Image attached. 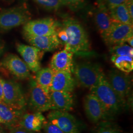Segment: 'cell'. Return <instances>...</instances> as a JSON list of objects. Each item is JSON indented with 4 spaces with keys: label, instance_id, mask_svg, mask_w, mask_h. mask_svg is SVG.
<instances>
[{
    "label": "cell",
    "instance_id": "1",
    "mask_svg": "<svg viewBox=\"0 0 133 133\" xmlns=\"http://www.w3.org/2000/svg\"><path fill=\"white\" fill-rule=\"evenodd\" d=\"M90 90L104 106L109 120H112L126 109V103L114 91L103 71L100 75L97 82Z\"/></svg>",
    "mask_w": 133,
    "mask_h": 133
},
{
    "label": "cell",
    "instance_id": "2",
    "mask_svg": "<svg viewBox=\"0 0 133 133\" xmlns=\"http://www.w3.org/2000/svg\"><path fill=\"white\" fill-rule=\"evenodd\" d=\"M61 27L66 31L68 37L65 49L74 54L88 52L90 50L88 34L77 20L67 17L63 21Z\"/></svg>",
    "mask_w": 133,
    "mask_h": 133
},
{
    "label": "cell",
    "instance_id": "3",
    "mask_svg": "<svg viewBox=\"0 0 133 133\" xmlns=\"http://www.w3.org/2000/svg\"><path fill=\"white\" fill-rule=\"evenodd\" d=\"M103 71L100 65L89 62L74 63L71 73L80 85L90 89L97 82Z\"/></svg>",
    "mask_w": 133,
    "mask_h": 133
},
{
    "label": "cell",
    "instance_id": "4",
    "mask_svg": "<svg viewBox=\"0 0 133 133\" xmlns=\"http://www.w3.org/2000/svg\"><path fill=\"white\" fill-rule=\"evenodd\" d=\"M28 11L23 6L0 10V32L9 31L30 20Z\"/></svg>",
    "mask_w": 133,
    "mask_h": 133
},
{
    "label": "cell",
    "instance_id": "5",
    "mask_svg": "<svg viewBox=\"0 0 133 133\" xmlns=\"http://www.w3.org/2000/svg\"><path fill=\"white\" fill-rule=\"evenodd\" d=\"M3 102L15 109L25 111L27 101L22 88L19 83L9 79H2Z\"/></svg>",
    "mask_w": 133,
    "mask_h": 133
},
{
    "label": "cell",
    "instance_id": "6",
    "mask_svg": "<svg viewBox=\"0 0 133 133\" xmlns=\"http://www.w3.org/2000/svg\"><path fill=\"white\" fill-rule=\"evenodd\" d=\"M48 121L65 133H81L83 125L75 116L67 111L51 110L47 115Z\"/></svg>",
    "mask_w": 133,
    "mask_h": 133
},
{
    "label": "cell",
    "instance_id": "7",
    "mask_svg": "<svg viewBox=\"0 0 133 133\" xmlns=\"http://www.w3.org/2000/svg\"><path fill=\"white\" fill-rule=\"evenodd\" d=\"M29 81L28 104L34 111L45 112L51 110L50 97L32 77Z\"/></svg>",
    "mask_w": 133,
    "mask_h": 133
},
{
    "label": "cell",
    "instance_id": "8",
    "mask_svg": "<svg viewBox=\"0 0 133 133\" xmlns=\"http://www.w3.org/2000/svg\"><path fill=\"white\" fill-rule=\"evenodd\" d=\"M60 24L51 17L29 20L23 25V33L34 36H50L57 32Z\"/></svg>",
    "mask_w": 133,
    "mask_h": 133
},
{
    "label": "cell",
    "instance_id": "9",
    "mask_svg": "<svg viewBox=\"0 0 133 133\" xmlns=\"http://www.w3.org/2000/svg\"><path fill=\"white\" fill-rule=\"evenodd\" d=\"M0 69L18 79L31 77L28 66L23 60L14 54H8L0 61Z\"/></svg>",
    "mask_w": 133,
    "mask_h": 133
},
{
    "label": "cell",
    "instance_id": "10",
    "mask_svg": "<svg viewBox=\"0 0 133 133\" xmlns=\"http://www.w3.org/2000/svg\"><path fill=\"white\" fill-rule=\"evenodd\" d=\"M133 37V25L114 21L109 30L102 37L105 43L110 47L126 43Z\"/></svg>",
    "mask_w": 133,
    "mask_h": 133
},
{
    "label": "cell",
    "instance_id": "11",
    "mask_svg": "<svg viewBox=\"0 0 133 133\" xmlns=\"http://www.w3.org/2000/svg\"><path fill=\"white\" fill-rule=\"evenodd\" d=\"M107 77L114 91L126 103V99L131 93L130 76L118 69H112L109 71Z\"/></svg>",
    "mask_w": 133,
    "mask_h": 133
},
{
    "label": "cell",
    "instance_id": "12",
    "mask_svg": "<svg viewBox=\"0 0 133 133\" xmlns=\"http://www.w3.org/2000/svg\"><path fill=\"white\" fill-rule=\"evenodd\" d=\"M83 108L86 116L93 123L103 120H109L104 106L93 94L86 95L83 100Z\"/></svg>",
    "mask_w": 133,
    "mask_h": 133
},
{
    "label": "cell",
    "instance_id": "13",
    "mask_svg": "<svg viewBox=\"0 0 133 133\" xmlns=\"http://www.w3.org/2000/svg\"><path fill=\"white\" fill-rule=\"evenodd\" d=\"M16 47L30 71L36 73L41 69V60L43 51L32 45L21 43H17Z\"/></svg>",
    "mask_w": 133,
    "mask_h": 133
},
{
    "label": "cell",
    "instance_id": "14",
    "mask_svg": "<svg viewBox=\"0 0 133 133\" xmlns=\"http://www.w3.org/2000/svg\"><path fill=\"white\" fill-rule=\"evenodd\" d=\"M23 35L28 43L43 52L54 51L61 44L57 37V32L52 35L43 36H34L25 33Z\"/></svg>",
    "mask_w": 133,
    "mask_h": 133
},
{
    "label": "cell",
    "instance_id": "15",
    "mask_svg": "<svg viewBox=\"0 0 133 133\" xmlns=\"http://www.w3.org/2000/svg\"><path fill=\"white\" fill-rule=\"evenodd\" d=\"M76 81L71 72L60 71L54 72L50 91H64L71 93L76 87Z\"/></svg>",
    "mask_w": 133,
    "mask_h": 133
},
{
    "label": "cell",
    "instance_id": "16",
    "mask_svg": "<svg viewBox=\"0 0 133 133\" xmlns=\"http://www.w3.org/2000/svg\"><path fill=\"white\" fill-rule=\"evenodd\" d=\"M49 95L51 101V110L69 112L73 109L74 101L71 93L50 91Z\"/></svg>",
    "mask_w": 133,
    "mask_h": 133
},
{
    "label": "cell",
    "instance_id": "17",
    "mask_svg": "<svg viewBox=\"0 0 133 133\" xmlns=\"http://www.w3.org/2000/svg\"><path fill=\"white\" fill-rule=\"evenodd\" d=\"M74 53L66 49L53 55L50 62V68L55 72L66 71L71 73L73 66Z\"/></svg>",
    "mask_w": 133,
    "mask_h": 133
},
{
    "label": "cell",
    "instance_id": "18",
    "mask_svg": "<svg viewBox=\"0 0 133 133\" xmlns=\"http://www.w3.org/2000/svg\"><path fill=\"white\" fill-rule=\"evenodd\" d=\"M47 120L42 112L34 111L32 113H24L20 119L18 126L29 131L39 132Z\"/></svg>",
    "mask_w": 133,
    "mask_h": 133
},
{
    "label": "cell",
    "instance_id": "19",
    "mask_svg": "<svg viewBox=\"0 0 133 133\" xmlns=\"http://www.w3.org/2000/svg\"><path fill=\"white\" fill-rule=\"evenodd\" d=\"M25 111L15 109L6 104L3 101L0 102V118L1 123L9 129L18 126L20 119Z\"/></svg>",
    "mask_w": 133,
    "mask_h": 133
},
{
    "label": "cell",
    "instance_id": "20",
    "mask_svg": "<svg viewBox=\"0 0 133 133\" xmlns=\"http://www.w3.org/2000/svg\"><path fill=\"white\" fill-rule=\"evenodd\" d=\"M93 19L102 37L109 30L114 22L109 14V10L99 4L94 11Z\"/></svg>",
    "mask_w": 133,
    "mask_h": 133
},
{
    "label": "cell",
    "instance_id": "21",
    "mask_svg": "<svg viewBox=\"0 0 133 133\" xmlns=\"http://www.w3.org/2000/svg\"><path fill=\"white\" fill-rule=\"evenodd\" d=\"M54 72L50 67L41 69L36 75L35 81L44 91L49 94Z\"/></svg>",
    "mask_w": 133,
    "mask_h": 133
},
{
    "label": "cell",
    "instance_id": "22",
    "mask_svg": "<svg viewBox=\"0 0 133 133\" xmlns=\"http://www.w3.org/2000/svg\"><path fill=\"white\" fill-rule=\"evenodd\" d=\"M109 11L111 18L114 21L133 25V19L129 14L125 3L109 9Z\"/></svg>",
    "mask_w": 133,
    "mask_h": 133
},
{
    "label": "cell",
    "instance_id": "23",
    "mask_svg": "<svg viewBox=\"0 0 133 133\" xmlns=\"http://www.w3.org/2000/svg\"><path fill=\"white\" fill-rule=\"evenodd\" d=\"M111 61L119 71L130 73L133 70V57L128 55H111Z\"/></svg>",
    "mask_w": 133,
    "mask_h": 133
},
{
    "label": "cell",
    "instance_id": "24",
    "mask_svg": "<svg viewBox=\"0 0 133 133\" xmlns=\"http://www.w3.org/2000/svg\"><path fill=\"white\" fill-rule=\"evenodd\" d=\"M97 124L93 133H122L119 126L111 120H103Z\"/></svg>",
    "mask_w": 133,
    "mask_h": 133
},
{
    "label": "cell",
    "instance_id": "25",
    "mask_svg": "<svg viewBox=\"0 0 133 133\" xmlns=\"http://www.w3.org/2000/svg\"><path fill=\"white\" fill-rule=\"evenodd\" d=\"M39 7L48 11H56L65 6L61 0H32Z\"/></svg>",
    "mask_w": 133,
    "mask_h": 133
},
{
    "label": "cell",
    "instance_id": "26",
    "mask_svg": "<svg viewBox=\"0 0 133 133\" xmlns=\"http://www.w3.org/2000/svg\"><path fill=\"white\" fill-rule=\"evenodd\" d=\"M109 51L111 55H128L133 57V48L125 43L110 46Z\"/></svg>",
    "mask_w": 133,
    "mask_h": 133
},
{
    "label": "cell",
    "instance_id": "27",
    "mask_svg": "<svg viewBox=\"0 0 133 133\" xmlns=\"http://www.w3.org/2000/svg\"><path fill=\"white\" fill-rule=\"evenodd\" d=\"M65 6L73 10H79L85 4V0H61Z\"/></svg>",
    "mask_w": 133,
    "mask_h": 133
},
{
    "label": "cell",
    "instance_id": "28",
    "mask_svg": "<svg viewBox=\"0 0 133 133\" xmlns=\"http://www.w3.org/2000/svg\"><path fill=\"white\" fill-rule=\"evenodd\" d=\"M127 0H97V4L105 6L109 10L116 6L125 3Z\"/></svg>",
    "mask_w": 133,
    "mask_h": 133
},
{
    "label": "cell",
    "instance_id": "29",
    "mask_svg": "<svg viewBox=\"0 0 133 133\" xmlns=\"http://www.w3.org/2000/svg\"><path fill=\"white\" fill-rule=\"evenodd\" d=\"M43 129L44 133H65L56 125L50 123L48 120L44 124Z\"/></svg>",
    "mask_w": 133,
    "mask_h": 133
},
{
    "label": "cell",
    "instance_id": "30",
    "mask_svg": "<svg viewBox=\"0 0 133 133\" xmlns=\"http://www.w3.org/2000/svg\"><path fill=\"white\" fill-rule=\"evenodd\" d=\"M9 133H40L29 131L19 126H17L9 129Z\"/></svg>",
    "mask_w": 133,
    "mask_h": 133
},
{
    "label": "cell",
    "instance_id": "31",
    "mask_svg": "<svg viewBox=\"0 0 133 133\" xmlns=\"http://www.w3.org/2000/svg\"><path fill=\"white\" fill-rule=\"evenodd\" d=\"M125 4L131 18L133 19V0H127Z\"/></svg>",
    "mask_w": 133,
    "mask_h": 133
},
{
    "label": "cell",
    "instance_id": "32",
    "mask_svg": "<svg viewBox=\"0 0 133 133\" xmlns=\"http://www.w3.org/2000/svg\"><path fill=\"white\" fill-rule=\"evenodd\" d=\"M4 98V92H3V86L2 78L0 77V102L3 101Z\"/></svg>",
    "mask_w": 133,
    "mask_h": 133
},
{
    "label": "cell",
    "instance_id": "33",
    "mask_svg": "<svg viewBox=\"0 0 133 133\" xmlns=\"http://www.w3.org/2000/svg\"><path fill=\"white\" fill-rule=\"evenodd\" d=\"M5 45L4 43L0 39V57L5 51Z\"/></svg>",
    "mask_w": 133,
    "mask_h": 133
},
{
    "label": "cell",
    "instance_id": "34",
    "mask_svg": "<svg viewBox=\"0 0 133 133\" xmlns=\"http://www.w3.org/2000/svg\"><path fill=\"white\" fill-rule=\"evenodd\" d=\"M127 42H128L129 43V45H130V46H131V47H132L133 48V37H131V38H129L128 40V41Z\"/></svg>",
    "mask_w": 133,
    "mask_h": 133
},
{
    "label": "cell",
    "instance_id": "35",
    "mask_svg": "<svg viewBox=\"0 0 133 133\" xmlns=\"http://www.w3.org/2000/svg\"><path fill=\"white\" fill-rule=\"evenodd\" d=\"M0 133H6L4 128L0 125Z\"/></svg>",
    "mask_w": 133,
    "mask_h": 133
},
{
    "label": "cell",
    "instance_id": "36",
    "mask_svg": "<svg viewBox=\"0 0 133 133\" xmlns=\"http://www.w3.org/2000/svg\"><path fill=\"white\" fill-rule=\"evenodd\" d=\"M0 123H1V118H0Z\"/></svg>",
    "mask_w": 133,
    "mask_h": 133
},
{
    "label": "cell",
    "instance_id": "37",
    "mask_svg": "<svg viewBox=\"0 0 133 133\" xmlns=\"http://www.w3.org/2000/svg\"></svg>",
    "mask_w": 133,
    "mask_h": 133
}]
</instances>
